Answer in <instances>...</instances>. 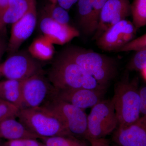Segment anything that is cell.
Instances as JSON below:
<instances>
[{"mask_svg": "<svg viewBox=\"0 0 146 146\" xmlns=\"http://www.w3.org/2000/svg\"><path fill=\"white\" fill-rule=\"evenodd\" d=\"M57 90L77 89H105L81 67L61 55L54 60L48 72V78Z\"/></svg>", "mask_w": 146, "mask_h": 146, "instance_id": "cell-2", "label": "cell"}, {"mask_svg": "<svg viewBox=\"0 0 146 146\" xmlns=\"http://www.w3.org/2000/svg\"><path fill=\"white\" fill-rule=\"evenodd\" d=\"M42 14L49 17L59 23L69 25L70 16L68 11L56 3L49 1L44 7Z\"/></svg>", "mask_w": 146, "mask_h": 146, "instance_id": "cell-20", "label": "cell"}, {"mask_svg": "<svg viewBox=\"0 0 146 146\" xmlns=\"http://www.w3.org/2000/svg\"><path fill=\"white\" fill-rule=\"evenodd\" d=\"M42 146H46V145H44V144H42Z\"/></svg>", "mask_w": 146, "mask_h": 146, "instance_id": "cell-33", "label": "cell"}, {"mask_svg": "<svg viewBox=\"0 0 146 146\" xmlns=\"http://www.w3.org/2000/svg\"><path fill=\"white\" fill-rule=\"evenodd\" d=\"M19 109L14 105L0 99V122L7 119H16Z\"/></svg>", "mask_w": 146, "mask_h": 146, "instance_id": "cell-24", "label": "cell"}, {"mask_svg": "<svg viewBox=\"0 0 146 146\" xmlns=\"http://www.w3.org/2000/svg\"><path fill=\"white\" fill-rule=\"evenodd\" d=\"M132 24L138 29L146 25V0H133L130 5Z\"/></svg>", "mask_w": 146, "mask_h": 146, "instance_id": "cell-21", "label": "cell"}, {"mask_svg": "<svg viewBox=\"0 0 146 146\" xmlns=\"http://www.w3.org/2000/svg\"><path fill=\"white\" fill-rule=\"evenodd\" d=\"M5 34L0 35V59L5 52H6L7 48L8 42H7L6 39Z\"/></svg>", "mask_w": 146, "mask_h": 146, "instance_id": "cell-28", "label": "cell"}, {"mask_svg": "<svg viewBox=\"0 0 146 146\" xmlns=\"http://www.w3.org/2000/svg\"><path fill=\"white\" fill-rule=\"evenodd\" d=\"M40 140L47 146H87L84 142L73 136L44 137Z\"/></svg>", "mask_w": 146, "mask_h": 146, "instance_id": "cell-22", "label": "cell"}, {"mask_svg": "<svg viewBox=\"0 0 146 146\" xmlns=\"http://www.w3.org/2000/svg\"><path fill=\"white\" fill-rule=\"evenodd\" d=\"M112 139L120 146H146V116L130 125L117 127Z\"/></svg>", "mask_w": 146, "mask_h": 146, "instance_id": "cell-14", "label": "cell"}, {"mask_svg": "<svg viewBox=\"0 0 146 146\" xmlns=\"http://www.w3.org/2000/svg\"><path fill=\"white\" fill-rule=\"evenodd\" d=\"M36 21V0H31L26 13L12 25L6 52L11 55L18 52L23 43L33 33Z\"/></svg>", "mask_w": 146, "mask_h": 146, "instance_id": "cell-9", "label": "cell"}, {"mask_svg": "<svg viewBox=\"0 0 146 146\" xmlns=\"http://www.w3.org/2000/svg\"><path fill=\"white\" fill-rule=\"evenodd\" d=\"M39 27L42 35L53 44H65L80 35L79 32L74 27L59 23L43 14Z\"/></svg>", "mask_w": 146, "mask_h": 146, "instance_id": "cell-11", "label": "cell"}, {"mask_svg": "<svg viewBox=\"0 0 146 146\" xmlns=\"http://www.w3.org/2000/svg\"><path fill=\"white\" fill-rule=\"evenodd\" d=\"M78 0H49L50 1L56 2L66 10H69Z\"/></svg>", "mask_w": 146, "mask_h": 146, "instance_id": "cell-27", "label": "cell"}, {"mask_svg": "<svg viewBox=\"0 0 146 146\" xmlns=\"http://www.w3.org/2000/svg\"><path fill=\"white\" fill-rule=\"evenodd\" d=\"M107 0H78V23L84 34H95L102 9Z\"/></svg>", "mask_w": 146, "mask_h": 146, "instance_id": "cell-13", "label": "cell"}, {"mask_svg": "<svg viewBox=\"0 0 146 146\" xmlns=\"http://www.w3.org/2000/svg\"></svg>", "mask_w": 146, "mask_h": 146, "instance_id": "cell-35", "label": "cell"}, {"mask_svg": "<svg viewBox=\"0 0 146 146\" xmlns=\"http://www.w3.org/2000/svg\"><path fill=\"white\" fill-rule=\"evenodd\" d=\"M5 145L6 146H25L23 139L8 141Z\"/></svg>", "mask_w": 146, "mask_h": 146, "instance_id": "cell-29", "label": "cell"}, {"mask_svg": "<svg viewBox=\"0 0 146 146\" xmlns=\"http://www.w3.org/2000/svg\"><path fill=\"white\" fill-rule=\"evenodd\" d=\"M3 146H6L5 145H4Z\"/></svg>", "mask_w": 146, "mask_h": 146, "instance_id": "cell-34", "label": "cell"}, {"mask_svg": "<svg viewBox=\"0 0 146 146\" xmlns=\"http://www.w3.org/2000/svg\"><path fill=\"white\" fill-rule=\"evenodd\" d=\"M42 106L49 110L60 119L71 136L86 138L87 116L83 110L55 96Z\"/></svg>", "mask_w": 146, "mask_h": 146, "instance_id": "cell-6", "label": "cell"}, {"mask_svg": "<svg viewBox=\"0 0 146 146\" xmlns=\"http://www.w3.org/2000/svg\"><path fill=\"white\" fill-rule=\"evenodd\" d=\"M62 55L77 64L106 89L117 75V62L114 58L104 54L72 47L65 50Z\"/></svg>", "mask_w": 146, "mask_h": 146, "instance_id": "cell-1", "label": "cell"}, {"mask_svg": "<svg viewBox=\"0 0 146 146\" xmlns=\"http://www.w3.org/2000/svg\"><path fill=\"white\" fill-rule=\"evenodd\" d=\"M17 118L29 130L41 138L72 136L60 119L43 106L19 109Z\"/></svg>", "mask_w": 146, "mask_h": 146, "instance_id": "cell-4", "label": "cell"}, {"mask_svg": "<svg viewBox=\"0 0 146 146\" xmlns=\"http://www.w3.org/2000/svg\"><path fill=\"white\" fill-rule=\"evenodd\" d=\"M146 67V50L136 52L127 65L128 70L141 72Z\"/></svg>", "mask_w": 146, "mask_h": 146, "instance_id": "cell-23", "label": "cell"}, {"mask_svg": "<svg viewBox=\"0 0 146 146\" xmlns=\"http://www.w3.org/2000/svg\"><path fill=\"white\" fill-rule=\"evenodd\" d=\"M137 29L130 21L124 20L115 24L96 39L100 49L106 51H117L125 44L124 35L127 33L137 31Z\"/></svg>", "mask_w": 146, "mask_h": 146, "instance_id": "cell-15", "label": "cell"}, {"mask_svg": "<svg viewBox=\"0 0 146 146\" xmlns=\"http://www.w3.org/2000/svg\"><path fill=\"white\" fill-rule=\"evenodd\" d=\"M0 138L8 141L41 138L29 130L21 122L13 118L7 119L0 122Z\"/></svg>", "mask_w": 146, "mask_h": 146, "instance_id": "cell-16", "label": "cell"}, {"mask_svg": "<svg viewBox=\"0 0 146 146\" xmlns=\"http://www.w3.org/2000/svg\"><path fill=\"white\" fill-rule=\"evenodd\" d=\"M138 85V78L131 80L128 74L115 84L112 99L117 119V127L130 125L141 117Z\"/></svg>", "mask_w": 146, "mask_h": 146, "instance_id": "cell-3", "label": "cell"}, {"mask_svg": "<svg viewBox=\"0 0 146 146\" xmlns=\"http://www.w3.org/2000/svg\"><path fill=\"white\" fill-rule=\"evenodd\" d=\"M28 52L37 60H48L52 58L54 53L53 44L43 35L37 37L30 45Z\"/></svg>", "mask_w": 146, "mask_h": 146, "instance_id": "cell-19", "label": "cell"}, {"mask_svg": "<svg viewBox=\"0 0 146 146\" xmlns=\"http://www.w3.org/2000/svg\"><path fill=\"white\" fill-rule=\"evenodd\" d=\"M117 125L113 101L103 100L91 108L87 116L85 139L90 141L104 138L114 131Z\"/></svg>", "mask_w": 146, "mask_h": 146, "instance_id": "cell-5", "label": "cell"}, {"mask_svg": "<svg viewBox=\"0 0 146 146\" xmlns=\"http://www.w3.org/2000/svg\"><path fill=\"white\" fill-rule=\"evenodd\" d=\"M25 146H42V144L40 143L36 139H23Z\"/></svg>", "mask_w": 146, "mask_h": 146, "instance_id": "cell-31", "label": "cell"}, {"mask_svg": "<svg viewBox=\"0 0 146 146\" xmlns=\"http://www.w3.org/2000/svg\"><path fill=\"white\" fill-rule=\"evenodd\" d=\"M22 81L7 79L0 82V99L14 105L21 109L22 107Z\"/></svg>", "mask_w": 146, "mask_h": 146, "instance_id": "cell-18", "label": "cell"}, {"mask_svg": "<svg viewBox=\"0 0 146 146\" xmlns=\"http://www.w3.org/2000/svg\"><path fill=\"white\" fill-rule=\"evenodd\" d=\"M146 50V34L143 35L136 39H132L118 50L117 52L135 51L138 52Z\"/></svg>", "mask_w": 146, "mask_h": 146, "instance_id": "cell-25", "label": "cell"}, {"mask_svg": "<svg viewBox=\"0 0 146 146\" xmlns=\"http://www.w3.org/2000/svg\"><path fill=\"white\" fill-rule=\"evenodd\" d=\"M106 91L105 89H86L57 90L55 97L84 110L104 100Z\"/></svg>", "mask_w": 146, "mask_h": 146, "instance_id": "cell-12", "label": "cell"}, {"mask_svg": "<svg viewBox=\"0 0 146 146\" xmlns=\"http://www.w3.org/2000/svg\"><path fill=\"white\" fill-rule=\"evenodd\" d=\"M140 101V113L142 116H146V87L143 86L139 88Z\"/></svg>", "mask_w": 146, "mask_h": 146, "instance_id": "cell-26", "label": "cell"}, {"mask_svg": "<svg viewBox=\"0 0 146 146\" xmlns=\"http://www.w3.org/2000/svg\"><path fill=\"white\" fill-rule=\"evenodd\" d=\"M10 0H0V16L8 5Z\"/></svg>", "mask_w": 146, "mask_h": 146, "instance_id": "cell-32", "label": "cell"}, {"mask_svg": "<svg viewBox=\"0 0 146 146\" xmlns=\"http://www.w3.org/2000/svg\"><path fill=\"white\" fill-rule=\"evenodd\" d=\"M0 74L7 79L25 80L43 74L41 64L29 52H16L0 65Z\"/></svg>", "mask_w": 146, "mask_h": 146, "instance_id": "cell-8", "label": "cell"}, {"mask_svg": "<svg viewBox=\"0 0 146 146\" xmlns=\"http://www.w3.org/2000/svg\"><path fill=\"white\" fill-rule=\"evenodd\" d=\"M91 146H111L108 144L107 142L104 138L98 140H92L89 141Z\"/></svg>", "mask_w": 146, "mask_h": 146, "instance_id": "cell-30", "label": "cell"}, {"mask_svg": "<svg viewBox=\"0 0 146 146\" xmlns=\"http://www.w3.org/2000/svg\"><path fill=\"white\" fill-rule=\"evenodd\" d=\"M31 0H10L8 5L0 16V35L6 34L7 25L13 24L28 10Z\"/></svg>", "mask_w": 146, "mask_h": 146, "instance_id": "cell-17", "label": "cell"}, {"mask_svg": "<svg viewBox=\"0 0 146 146\" xmlns=\"http://www.w3.org/2000/svg\"><path fill=\"white\" fill-rule=\"evenodd\" d=\"M129 0H107L100 15L99 22L94 39H98L104 33L131 15Z\"/></svg>", "mask_w": 146, "mask_h": 146, "instance_id": "cell-10", "label": "cell"}, {"mask_svg": "<svg viewBox=\"0 0 146 146\" xmlns=\"http://www.w3.org/2000/svg\"><path fill=\"white\" fill-rule=\"evenodd\" d=\"M57 91L43 74L23 80L21 109L42 106L55 96Z\"/></svg>", "mask_w": 146, "mask_h": 146, "instance_id": "cell-7", "label": "cell"}]
</instances>
